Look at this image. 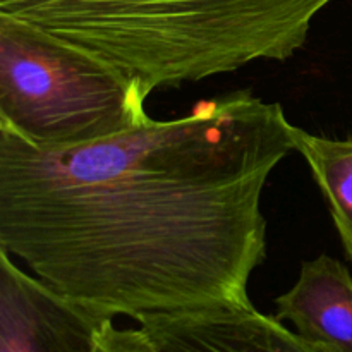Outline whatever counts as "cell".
I'll return each mask as SVG.
<instances>
[{
  "label": "cell",
  "instance_id": "7",
  "mask_svg": "<svg viewBox=\"0 0 352 352\" xmlns=\"http://www.w3.org/2000/svg\"><path fill=\"white\" fill-rule=\"evenodd\" d=\"M294 151L308 164L325 198L333 226L352 261V138L336 140L292 126Z\"/></svg>",
  "mask_w": 352,
  "mask_h": 352
},
{
  "label": "cell",
  "instance_id": "5",
  "mask_svg": "<svg viewBox=\"0 0 352 352\" xmlns=\"http://www.w3.org/2000/svg\"><path fill=\"white\" fill-rule=\"evenodd\" d=\"M138 323L158 352H332L254 306L155 315Z\"/></svg>",
  "mask_w": 352,
  "mask_h": 352
},
{
  "label": "cell",
  "instance_id": "1",
  "mask_svg": "<svg viewBox=\"0 0 352 352\" xmlns=\"http://www.w3.org/2000/svg\"><path fill=\"white\" fill-rule=\"evenodd\" d=\"M292 126L237 89L65 150L0 131V251L103 318L251 308Z\"/></svg>",
  "mask_w": 352,
  "mask_h": 352
},
{
  "label": "cell",
  "instance_id": "2",
  "mask_svg": "<svg viewBox=\"0 0 352 352\" xmlns=\"http://www.w3.org/2000/svg\"><path fill=\"white\" fill-rule=\"evenodd\" d=\"M333 0H0L151 95L258 60H287Z\"/></svg>",
  "mask_w": 352,
  "mask_h": 352
},
{
  "label": "cell",
  "instance_id": "8",
  "mask_svg": "<svg viewBox=\"0 0 352 352\" xmlns=\"http://www.w3.org/2000/svg\"><path fill=\"white\" fill-rule=\"evenodd\" d=\"M96 352H158L141 329H119L109 320L100 333Z\"/></svg>",
  "mask_w": 352,
  "mask_h": 352
},
{
  "label": "cell",
  "instance_id": "3",
  "mask_svg": "<svg viewBox=\"0 0 352 352\" xmlns=\"http://www.w3.org/2000/svg\"><path fill=\"white\" fill-rule=\"evenodd\" d=\"M148 93L102 58L0 16V131L41 150H65L151 119Z\"/></svg>",
  "mask_w": 352,
  "mask_h": 352
},
{
  "label": "cell",
  "instance_id": "4",
  "mask_svg": "<svg viewBox=\"0 0 352 352\" xmlns=\"http://www.w3.org/2000/svg\"><path fill=\"white\" fill-rule=\"evenodd\" d=\"M103 318L0 251V352H96Z\"/></svg>",
  "mask_w": 352,
  "mask_h": 352
},
{
  "label": "cell",
  "instance_id": "6",
  "mask_svg": "<svg viewBox=\"0 0 352 352\" xmlns=\"http://www.w3.org/2000/svg\"><path fill=\"white\" fill-rule=\"evenodd\" d=\"M275 316L309 342L352 352V275L342 261L329 254L302 261L298 280L275 299Z\"/></svg>",
  "mask_w": 352,
  "mask_h": 352
}]
</instances>
